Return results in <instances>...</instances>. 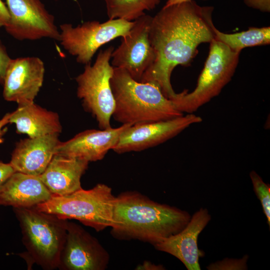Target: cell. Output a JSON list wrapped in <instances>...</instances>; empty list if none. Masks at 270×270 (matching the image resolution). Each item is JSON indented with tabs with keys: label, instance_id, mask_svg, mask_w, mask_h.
Segmentation results:
<instances>
[{
	"label": "cell",
	"instance_id": "24",
	"mask_svg": "<svg viewBox=\"0 0 270 270\" xmlns=\"http://www.w3.org/2000/svg\"><path fill=\"white\" fill-rule=\"evenodd\" d=\"M10 59L5 46L0 41V84H2L6 70Z\"/></svg>",
	"mask_w": 270,
	"mask_h": 270
},
{
	"label": "cell",
	"instance_id": "16",
	"mask_svg": "<svg viewBox=\"0 0 270 270\" xmlns=\"http://www.w3.org/2000/svg\"><path fill=\"white\" fill-rule=\"evenodd\" d=\"M59 134L20 140L16 144L10 164L16 172L39 176L46 169L60 143Z\"/></svg>",
	"mask_w": 270,
	"mask_h": 270
},
{
	"label": "cell",
	"instance_id": "14",
	"mask_svg": "<svg viewBox=\"0 0 270 270\" xmlns=\"http://www.w3.org/2000/svg\"><path fill=\"white\" fill-rule=\"evenodd\" d=\"M206 208H201L180 232L154 245L158 250L168 253L180 260L188 270H200V258L204 252L198 249V236L211 220Z\"/></svg>",
	"mask_w": 270,
	"mask_h": 270
},
{
	"label": "cell",
	"instance_id": "17",
	"mask_svg": "<svg viewBox=\"0 0 270 270\" xmlns=\"http://www.w3.org/2000/svg\"><path fill=\"white\" fill-rule=\"evenodd\" d=\"M88 162L56 154L38 176L52 196H64L82 188L80 179Z\"/></svg>",
	"mask_w": 270,
	"mask_h": 270
},
{
	"label": "cell",
	"instance_id": "21",
	"mask_svg": "<svg viewBox=\"0 0 270 270\" xmlns=\"http://www.w3.org/2000/svg\"><path fill=\"white\" fill-rule=\"evenodd\" d=\"M110 20L132 22L144 15V10H153L160 0H104Z\"/></svg>",
	"mask_w": 270,
	"mask_h": 270
},
{
	"label": "cell",
	"instance_id": "6",
	"mask_svg": "<svg viewBox=\"0 0 270 270\" xmlns=\"http://www.w3.org/2000/svg\"><path fill=\"white\" fill-rule=\"evenodd\" d=\"M240 52L231 50L214 39L204 68L195 88L190 92L176 93L170 100L182 113L192 114L218 96L231 80L239 61Z\"/></svg>",
	"mask_w": 270,
	"mask_h": 270
},
{
	"label": "cell",
	"instance_id": "18",
	"mask_svg": "<svg viewBox=\"0 0 270 270\" xmlns=\"http://www.w3.org/2000/svg\"><path fill=\"white\" fill-rule=\"evenodd\" d=\"M52 196L38 176L13 173L0 186V205L33 208Z\"/></svg>",
	"mask_w": 270,
	"mask_h": 270
},
{
	"label": "cell",
	"instance_id": "27",
	"mask_svg": "<svg viewBox=\"0 0 270 270\" xmlns=\"http://www.w3.org/2000/svg\"><path fill=\"white\" fill-rule=\"evenodd\" d=\"M10 20V14L6 6L0 0V27H4Z\"/></svg>",
	"mask_w": 270,
	"mask_h": 270
},
{
	"label": "cell",
	"instance_id": "30",
	"mask_svg": "<svg viewBox=\"0 0 270 270\" xmlns=\"http://www.w3.org/2000/svg\"><path fill=\"white\" fill-rule=\"evenodd\" d=\"M192 0H168L166 4L164 6V7L168 6L173 4H178L182 2H188Z\"/></svg>",
	"mask_w": 270,
	"mask_h": 270
},
{
	"label": "cell",
	"instance_id": "28",
	"mask_svg": "<svg viewBox=\"0 0 270 270\" xmlns=\"http://www.w3.org/2000/svg\"><path fill=\"white\" fill-rule=\"evenodd\" d=\"M136 270H165L162 264H156L149 261H144L142 264L138 265Z\"/></svg>",
	"mask_w": 270,
	"mask_h": 270
},
{
	"label": "cell",
	"instance_id": "29",
	"mask_svg": "<svg viewBox=\"0 0 270 270\" xmlns=\"http://www.w3.org/2000/svg\"><path fill=\"white\" fill-rule=\"evenodd\" d=\"M10 116V112L7 113L0 120V144L4 141L3 136L7 130L4 126L9 123Z\"/></svg>",
	"mask_w": 270,
	"mask_h": 270
},
{
	"label": "cell",
	"instance_id": "2",
	"mask_svg": "<svg viewBox=\"0 0 270 270\" xmlns=\"http://www.w3.org/2000/svg\"><path fill=\"white\" fill-rule=\"evenodd\" d=\"M190 218L186 211L138 192H124L116 196L111 232L118 239L138 240L154 246L180 232Z\"/></svg>",
	"mask_w": 270,
	"mask_h": 270
},
{
	"label": "cell",
	"instance_id": "7",
	"mask_svg": "<svg viewBox=\"0 0 270 270\" xmlns=\"http://www.w3.org/2000/svg\"><path fill=\"white\" fill-rule=\"evenodd\" d=\"M114 50L112 46L101 50L94 63L85 64L84 72L76 78L78 98L102 130L111 127L110 120L115 105L110 84L114 67L110 62Z\"/></svg>",
	"mask_w": 270,
	"mask_h": 270
},
{
	"label": "cell",
	"instance_id": "4",
	"mask_svg": "<svg viewBox=\"0 0 270 270\" xmlns=\"http://www.w3.org/2000/svg\"><path fill=\"white\" fill-rule=\"evenodd\" d=\"M26 250L23 256L44 270L58 268L68 220L33 208H14ZM29 260V262L30 261Z\"/></svg>",
	"mask_w": 270,
	"mask_h": 270
},
{
	"label": "cell",
	"instance_id": "19",
	"mask_svg": "<svg viewBox=\"0 0 270 270\" xmlns=\"http://www.w3.org/2000/svg\"><path fill=\"white\" fill-rule=\"evenodd\" d=\"M9 123L16 124L17 132L26 134L32 138L59 134L62 130L58 114L34 102L18 104L17 109L10 112Z\"/></svg>",
	"mask_w": 270,
	"mask_h": 270
},
{
	"label": "cell",
	"instance_id": "26",
	"mask_svg": "<svg viewBox=\"0 0 270 270\" xmlns=\"http://www.w3.org/2000/svg\"><path fill=\"white\" fill-rule=\"evenodd\" d=\"M14 172L10 163H4L0 160V186Z\"/></svg>",
	"mask_w": 270,
	"mask_h": 270
},
{
	"label": "cell",
	"instance_id": "10",
	"mask_svg": "<svg viewBox=\"0 0 270 270\" xmlns=\"http://www.w3.org/2000/svg\"><path fill=\"white\" fill-rule=\"evenodd\" d=\"M202 120L200 116L192 113L130 126L121 134L112 150L118 154L144 150L166 142Z\"/></svg>",
	"mask_w": 270,
	"mask_h": 270
},
{
	"label": "cell",
	"instance_id": "12",
	"mask_svg": "<svg viewBox=\"0 0 270 270\" xmlns=\"http://www.w3.org/2000/svg\"><path fill=\"white\" fill-rule=\"evenodd\" d=\"M110 256L98 240L80 226L68 221L58 268L62 270H104Z\"/></svg>",
	"mask_w": 270,
	"mask_h": 270
},
{
	"label": "cell",
	"instance_id": "5",
	"mask_svg": "<svg viewBox=\"0 0 270 270\" xmlns=\"http://www.w3.org/2000/svg\"><path fill=\"white\" fill-rule=\"evenodd\" d=\"M116 196L112 188L98 184L93 188H82L64 196H52L34 208L60 218L74 219L96 231L112 227Z\"/></svg>",
	"mask_w": 270,
	"mask_h": 270
},
{
	"label": "cell",
	"instance_id": "25",
	"mask_svg": "<svg viewBox=\"0 0 270 270\" xmlns=\"http://www.w3.org/2000/svg\"><path fill=\"white\" fill-rule=\"evenodd\" d=\"M244 2L248 6L251 8L262 12H270V0H244Z\"/></svg>",
	"mask_w": 270,
	"mask_h": 270
},
{
	"label": "cell",
	"instance_id": "13",
	"mask_svg": "<svg viewBox=\"0 0 270 270\" xmlns=\"http://www.w3.org/2000/svg\"><path fill=\"white\" fill-rule=\"evenodd\" d=\"M44 65L39 58H11L2 85L5 100L18 104L32 102L42 86Z\"/></svg>",
	"mask_w": 270,
	"mask_h": 270
},
{
	"label": "cell",
	"instance_id": "3",
	"mask_svg": "<svg viewBox=\"0 0 270 270\" xmlns=\"http://www.w3.org/2000/svg\"><path fill=\"white\" fill-rule=\"evenodd\" d=\"M110 84L115 102L112 116L122 124L164 120L184 114L157 85L136 81L124 69L114 68Z\"/></svg>",
	"mask_w": 270,
	"mask_h": 270
},
{
	"label": "cell",
	"instance_id": "8",
	"mask_svg": "<svg viewBox=\"0 0 270 270\" xmlns=\"http://www.w3.org/2000/svg\"><path fill=\"white\" fill-rule=\"evenodd\" d=\"M134 21L121 19L108 20L100 22L88 21L73 26L70 24L60 26L61 45L78 63L86 64L90 61L98 48L111 40L127 35Z\"/></svg>",
	"mask_w": 270,
	"mask_h": 270
},
{
	"label": "cell",
	"instance_id": "20",
	"mask_svg": "<svg viewBox=\"0 0 270 270\" xmlns=\"http://www.w3.org/2000/svg\"><path fill=\"white\" fill-rule=\"evenodd\" d=\"M214 40L222 42L231 50L240 52L242 49L270 44V27H250L245 31L226 34L214 29Z\"/></svg>",
	"mask_w": 270,
	"mask_h": 270
},
{
	"label": "cell",
	"instance_id": "11",
	"mask_svg": "<svg viewBox=\"0 0 270 270\" xmlns=\"http://www.w3.org/2000/svg\"><path fill=\"white\" fill-rule=\"evenodd\" d=\"M152 18L145 14L134 20L129 33L122 37L120 45L112 54V66L124 69L139 82L154 60L149 40Z\"/></svg>",
	"mask_w": 270,
	"mask_h": 270
},
{
	"label": "cell",
	"instance_id": "9",
	"mask_svg": "<svg viewBox=\"0 0 270 270\" xmlns=\"http://www.w3.org/2000/svg\"><path fill=\"white\" fill-rule=\"evenodd\" d=\"M10 20L4 27L20 40L50 38L59 41L60 31L54 18L40 0H6Z\"/></svg>",
	"mask_w": 270,
	"mask_h": 270
},
{
	"label": "cell",
	"instance_id": "1",
	"mask_svg": "<svg viewBox=\"0 0 270 270\" xmlns=\"http://www.w3.org/2000/svg\"><path fill=\"white\" fill-rule=\"evenodd\" d=\"M212 6H200L194 0L164 7L152 18L149 40L154 54L152 64L140 82L157 85L172 100L176 93L170 76L178 66H188L202 43L214 39Z\"/></svg>",
	"mask_w": 270,
	"mask_h": 270
},
{
	"label": "cell",
	"instance_id": "22",
	"mask_svg": "<svg viewBox=\"0 0 270 270\" xmlns=\"http://www.w3.org/2000/svg\"><path fill=\"white\" fill-rule=\"evenodd\" d=\"M250 176L254 192L262 204L263 212L270 226V186L266 184L262 178L254 170L250 172Z\"/></svg>",
	"mask_w": 270,
	"mask_h": 270
},
{
	"label": "cell",
	"instance_id": "23",
	"mask_svg": "<svg viewBox=\"0 0 270 270\" xmlns=\"http://www.w3.org/2000/svg\"><path fill=\"white\" fill-rule=\"evenodd\" d=\"M248 255L240 259L226 258L210 264L206 268L208 270H245L248 269Z\"/></svg>",
	"mask_w": 270,
	"mask_h": 270
},
{
	"label": "cell",
	"instance_id": "15",
	"mask_svg": "<svg viewBox=\"0 0 270 270\" xmlns=\"http://www.w3.org/2000/svg\"><path fill=\"white\" fill-rule=\"evenodd\" d=\"M130 126L122 124L116 128L111 126L100 130H86L66 142H60L56 148V154L88 162L101 160L112 150L121 134Z\"/></svg>",
	"mask_w": 270,
	"mask_h": 270
}]
</instances>
